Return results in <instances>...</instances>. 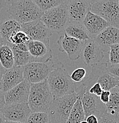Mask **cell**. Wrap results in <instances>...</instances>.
Listing matches in <instances>:
<instances>
[{"label": "cell", "mask_w": 119, "mask_h": 123, "mask_svg": "<svg viewBox=\"0 0 119 123\" xmlns=\"http://www.w3.org/2000/svg\"><path fill=\"white\" fill-rule=\"evenodd\" d=\"M53 99L47 79L36 84H31L27 104L33 112H48Z\"/></svg>", "instance_id": "6da1fadb"}, {"label": "cell", "mask_w": 119, "mask_h": 123, "mask_svg": "<svg viewBox=\"0 0 119 123\" xmlns=\"http://www.w3.org/2000/svg\"><path fill=\"white\" fill-rule=\"evenodd\" d=\"M7 12L10 18L21 24L39 20L43 14L34 1L31 0L11 1Z\"/></svg>", "instance_id": "7a4b0ae2"}, {"label": "cell", "mask_w": 119, "mask_h": 123, "mask_svg": "<svg viewBox=\"0 0 119 123\" xmlns=\"http://www.w3.org/2000/svg\"><path fill=\"white\" fill-rule=\"evenodd\" d=\"M47 80L53 98H59L74 93L75 88L78 85L72 81L63 67L52 70L48 75Z\"/></svg>", "instance_id": "3957f363"}, {"label": "cell", "mask_w": 119, "mask_h": 123, "mask_svg": "<svg viewBox=\"0 0 119 123\" xmlns=\"http://www.w3.org/2000/svg\"><path fill=\"white\" fill-rule=\"evenodd\" d=\"M107 66V62L99 63L91 66L90 74L81 82L86 87L87 90L95 83H98L104 91H110L119 86V80L108 73Z\"/></svg>", "instance_id": "277c9868"}, {"label": "cell", "mask_w": 119, "mask_h": 123, "mask_svg": "<svg viewBox=\"0 0 119 123\" xmlns=\"http://www.w3.org/2000/svg\"><path fill=\"white\" fill-rule=\"evenodd\" d=\"M76 99L77 94L75 92L53 98L48 111L50 123H66Z\"/></svg>", "instance_id": "5b68a950"}, {"label": "cell", "mask_w": 119, "mask_h": 123, "mask_svg": "<svg viewBox=\"0 0 119 123\" xmlns=\"http://www.w3.org/2000/svg\"><path fill=\"white\" fill-rule=\"evenodd\" d=\"M40 20L52 32L59 33L64 31L69 23L67 1H65L62 4L43 12Z\"/></svg>", "instance_id": "8992f818"}, {"label": "cell", "mask_w": 119, "mask_h": 123, "mask_svg": "<svg viewBox=\"0 0 119 123\" xmlns=\"http://www.w3.org/2000/svg\"><path fill=\"white\" fill-rule=\"evenodd\" d=\"M89 11L104 19L110 26L119 27V4L117 0L91 1Z\"/></svg>", "instance_id": "52a82bcc"}, {"label": "cell", "mask_w": 119, "mask_h": 123, "mask_svg": "<svg viewBox=\"0 0 119 123\" xmlns=\"http://www.w3.org/2000/svg\"><path fill=\"white\" fill-rule=\"evenodd\" d=\"M60 67H63L61 62L55 63L52 61L48 63L30 62L23 66L24 79L30 84L41 82L47 79L52 70Z\"/></svg>", "instance_id": "ba28073f"}, {"label": "cell", "mask_w": 119, "mask_h": 123, "mask_svg": "<svg viewBox=\"0 0 119 123\" xmlns=\"http://www.w3.org/2000/svg\"><path fill=\"white\" fill-rule=\"evenodd\" d=\"M104 50L93 38L84 41L80 53L82 61L86 66H93L101 63L104 58Z\"/></svg>", "instance_id": "9c48e42d"}, {"label": "cell", "mask_w": 119, "mask_h": 123, "mask_svg": "<svg viewBox=\"0 0 119 123\" xmlns=\"http://www.w3.org/2000/svg\"><path fill=\"white\" fill-rule=\"evenodd\" d=\"M28 52L31 57V62L48 63L52 61V52L49 39L44 41L30 40L27 43Z\"/></svg>", "instance_id": "30bf717a"}, {"label": "cell", "mask_w": 119, "mask_h": 123, "mask_svg": "<svg viewBox=\"0 0 119 123\" xmlns=\"http://www.w3.org/2000/svg\"><path fill=\"white\" fill-rule=\"evenodd\" d=\"M6 121L25 123L31 111L27 102L6 104L0 110Z\"/></svg>", "instance_id": "8fae6325"}, {"label": "cell", "mask_w": 119, "mask_h": 123, "mask_svg": "<svg viewBox=\"0 0 119 123\" xmlns=\"http://www.w3.org/2000/svg\"><path fill=\"white\" fill-rule=\"evenodd\" d=\"M21 31L31 40L44 41L49 39L52 35V32L40 19L21 24Z\"/></svg>", "instance_id": "7c38bea8"}, {"label": "cell", "mask_w": 119, "mask_h": 123, "mask_svg": "<svg viewBox=\"0 0 119 123\" xmlns=\"http://www.w3.org/2000/svg\"><path fill=\"white\" fill-rule=\"evenodd\" d=\"M84 41H81L68 36L66 33L61 36L57 41L58 49L61 52H66L69 58L74 61L79 59Z\"/></svg>", "instance_id": "4fadbf2b"}, {"label": "cell", "mask_w": 119, "mask_h": 123, "mask_svg": "<svg viewBox=\"0 0 119 123\" xmlns=\"http://www.w3.org/2000/svg\"><path fill=\"white\" fill-rule=\"evenodd\" d=\"M83 108L85 115V118L91 115H94L100 118L106 112V106L100 99V97L91 94L87 90L83 96Z\"/></svg>", "instance_id": "5bb4252c"}, {"label": "cell", "mask_w": 119, "mask_h": 123, "mask_svg": "<svg viewBox=\"0 0 119 123\" xmlns=\"http://www.w3.org/2000/svg\"><path fill=\"white\" fill-rule=\"evenodd\" d=\"M91 1L71 0L67 1L69 22L82 24L87 14L89 11Z\"/></svg>", "instance_id": "9a60e30c"}, {"label": "cell", "mask_w": 119, "mask_h": 123, "mask_svg": "<svg viewBox=\"0 0 119 123\" xmlns=\"http://www.w3.org/2000/svg\"><path fill=\"white\" fill-rule=\"evenodd\" d=\"M31 84L24 80L14 88L4 93L6 104L27 102Z\"/></svg>", "instance_id": "2e32d148"}, {"label": "cell", "mask_w": 119, "mask_h": 123, "mask_svg": "<svg viewBox=\"0 0 119 123\" xmlns=\"http://www.w3.org/2000/svg\"><path fill=\"white\" fill-rule=\"evenodd\" d=\"M24 80L23 66H14L7 70L0 80V90L3 93L8 91Z\"/></svg>", "instance_id": "e0dca14e"}, {"label": "cell", "mask_w": 119, "mask_h": 123, "mask_svg": "<svg viewBox=\"0 0 119 123\" xmlns=\"http://www.w3.org/2000/svg\"><path fill=\"white\" fill-rule=\"evenodd\" d=\"M82 24L91 38H94L105 29L110 26L104 19L90 11L87 14Z\"/></svg>", "instance_id": "ac0fdd59"}, {"label": "cell", "mask_w": 119, "mask_h": 123, "mask_svg": "<svg viewBox=\"0 0 119 123\" xmlns=\"http://www.w3.org/2000/svg\"><path fill=\"white\" fill-rule=\"evenodd\" d=\"M86 90V87L84 85L78 83L75 89V92L77 94V99L72 108L69 117L66 123H80L85 120V115L82 100Z\"/></svg>", "instance_id": "d6986e66"}, {"label": "cell", "mask_w": 119, "mask_h": 123, "mask_svg": "<svg viewBox=\"0 0 119 123\" xmlns=\"http://www.w3.org/2000/svg\"><path fill=\"white\" fill-rule=\"evenodd\" d=\"M103 48H109L111 46L119 43V30L118 28L109 26L93 38Z\"/></svg>", "instance_id": "ffe728a7"}, {"label": "cell", "mask_w": 119, "mask_h": 123, "mask_svg": "<svg viewBox=\"0 0 119 123\" xmlns=\"http://www.w3.org/2000/svg\"><path fill=\"white\" fill-rule=\"evenodd\" d=\"M21 31V24L13 20L8 19L0 24V33L3 40L4 44L7 45L9 40L14 34Z\"/></svg>", "instance_id": "44dd1931"}, {"label": "cell", "mask_w": 119, "mask_h": 123, "mask_svg": "<svg viewBox=\"0 0 119 123\" xmlns=\"http://www.w3.org/2000/svg\"><path fill=\"white\" fill-rule=\"evenodd\" d=\"M64 31L68 36L81 41H85L91 38L83 24L80 23L69 22Z\"/></svg>", "instance_id": "7402d4cb"}, {"label": "cell", "mask_w": 119, "mask_h": 123, "mask_svg": "<svg viewBox=\"0 0 119 123\" xmlns=\"http://www.w3.org/2000/svg\"><path fill=\"white\" fill-rule=\"evenodd\" d=\"M7 45L12 49L14 59V66H24L31 62V57L29 52H24L19 49L15 44L9 43Z\"/></svg>", "instance_id": "603a6c76"}, {"label": "cell", "mask_w": 119, "mask_h": 123, "mask_svg": "<svg viewBox=\"0 0 119 123\" xmlns=\"http://www.w3.org/2000/svg\"><path fill=\"white\" fill-rule=\"evenodd\" d=\"M0 63L6 70L12 68L14 65L13 52L8 45L3 44L0 47Z\"/></svg>", "instance_id": "cb8c5ba5"}, {"label": "cell", "mask_w": 119, "mask_h": 123, "mask_svg": "<svg viewBox=\"0 0 119 123\" xmlns=\"http://www.w3.org/2000/svg\"><path fill=\"white\" fill-rule=\"evenodd\" d=\"M109 102L106 106V112L109 114L117 115L119 113V88H113L110 91Z\"/></svg>", "instance_id": "d4e9b609"}, {"label": "cell", "mask_w": 119, "mask_h": 123, "mask_svg": "<svg viewBox=\"0 0 119 123\" xmlns=\"http://www.w3.org/2000/svg\"><path fill=\"white\" fill-rule=\"evenodd\" d=\"M34 3L38 6L43 12L48 11L53 8L62 4L63 0H33Z\"/></svg>", "instance_id": "484cf974"}, {"label": "cell", "mask_w": 119, "mask_h": 123, "mask_svg": "<svg viewBox=\"0 0 119 123\" xmlns=\"http://www.w3.org/2000/svg\"><path fill=\"white\" fill-rule=\"evenodd\" d=\"M25 123H50L48 112H33Z\"/></svg>", "instance_id": "4316f807"}, {"label": "cell", "mask_w": 119, "mask_h": 123, "mask_svg": "<svg viewBox=\"0 0 119 123\" xmlns=\"http://www.w3.org/2000/svg\"><path fill=\"white\" fill-rule=\"evenodd\" d=\"M30 40V38L25 33L22 31L17 32L11 37L9 40V43L18 45L27 43ZM8 43V44H9Z\"/></svg>", "instance_id": "83f0119b"}, {"label": "cell", "mask_w": 119, "mask_h": 123, "mask_svg": "<svg viewBox=\"0 0 119 123\" xmlns=\"http://www.w3.org/2000/svg\"><path fill=\"white\" fill-rule=\"evenodd\" d=\"M109 51L108 64L118 65L119 64V43L111 46Z\"/></svg>", "instance_id": "f1b7e54d"}, {"label": "cell", "mask_w": 119, "mask_h": 123, "mask_svg": "<svg viewBox=\"0 0 119 123\" xmlns=\"http://www.w3.org/2000/svg\"><path fill=\"white\" fill-rule=\"evenodd\" d=\"M87 71L85 69L78 68L75 69L71 75V79L75 83H81L86 77Z\"/></svg>", "instance_id": "f546056e"}, {"label": "cell", "mask_w": 119, "mask_h": 123, "mask_svg": "<svg viewBox=\"0 0 119 123\" xmlns=\"http://www.w3.org/2000/svg\"><path fill=\"white\" fill-rule=\"evenodd\" d=\"M98 123H119V118L117 115L109 114L106 112L98 118Z\"/></svg>", "instance_id": "4dcf8cb0"}, {"label": "cell", "mask_w": 119, "mask_h": 123, "mask_svg": "<svg viewBox=\"0 0 119 123\" xmlns=\"http://www.w3.org/2000/svg\"><path fill=\"white\" fill-rule=\"evenodd\" d=\"M107 70L109 74L119 80V64L118 65H110L107 62Z\"/></svg>", "instance_id": "1f68e13d"}, {"label": "cell", "mask_w": 119, "mask_h": 123, "mask_svg": "<svg viewBox=\"0 0 119 123\" xmlns=\"http://www.w3.org/2000/svg\"><path fill=\"white\" fill-rule=\"evenodd\" d=\"M87 91L91 94L95 95L97 97H100L101 94L102 92H103V89L101 88L100 85L98 84V83H95V84L93 85Z\"/></svg>", "instance_id": "d6a6232c"}, {"label": "cell", "mask_w": 119, "mask_h": 123, "mask_svg": "<svg viewBox=\"0 0 119 123\" xmlns=\"http://www.w3.org/2000/svg\"><path fill=\"white\" fill-rule=\"evenodd\" d=\"M110 97V91L103 90L100 97V99L103 104L106 105L109 102Z\"/></svg>", "instance_id": "836d02e7"}, {"label": "cell", "mask_w": 119, "mask_h": 123, "mask_svg": "<svg viewBox=\"0 0 119 123\" xmlns=\"http://www.w3.org/2000/svg\"><path fill=\"white\" fill-rule=\"evenodd\" d=\"M85 121L88 123H98V119L94 115H91L85 118Z\"/></svg>", "instance_id": "e575fe53"}, {"label": "cell", "mask_w": 119, "mask_h": 123, "mask_svg": "<svg viewBox=\"0 0 119 123\" xmlns=\"http://www.w3.org/2000/svg\"><path fill=\"white\" fill-rule=\"evenodd\" d=\"M6 105L4 99V93L0 90V110L2 108Z\"/></svg>", "instance_id": "d590c367"}, {"label": "cell", "mask_w": 119, "mask_h": 123, "mask_svg": "<svg viewBox=\"0 0 119 123\" xmlns=\"http://www.w3.org/2000/svg\"><path fill=\"white\" fill-rule=\"evenodd\" d=\"M27 43H23V44H18V45H16V46L19 49L21 50L24 51V52H28Z\"/></svg>", "instance_id": "8d00e7d4"}, {"label": "cell", "mask_w": 119, "mask_h": 123, "mask_svg": "<svg viewBox=\"0 0 119 123\" xmlns=\"http://www.w3.org/2000/svg\"><path fill=\"white\" fill-rule=\"evenodd\" d=\"M6 71H7V70L2 66V65L0 63V80H1V78H2L4 74L6 72Z\"/></svg>", "instance_id": "74e56055"}, {"label": "cell", "mask_w": 119, "mask_h": 123, "mask_svg": "<svg viewBox=\"0 0 119 123\" xmlns=\"http://www.w3.org/2000/svg\"><path fill=\"white\" fill-rule=\"evenodd\" d=\"M6 119L4 117L3 115L1 114V112H0V123H4L6 122Z\"/></svg>", "instance_id": "f35d334b"}, {"label": "cell", "mask_w": 119, "mask_h": 123, "mask_svg": "<svg viewBox=\"0 0 119 123\" xmlns=\"http://www.w3.org/2000/svg\"><path fill=\"white\" fill-rule=\"evenodd\" d=\"M4 44L3 43V40H2V37H1V33H0V47H1Z\"/></svg>", "instance_id": "ab89813d"}, {"label": "cell", "mask_w": 119, "mask_h": 123, "mask_svg": "<svg viewBox=\"0 0 119 123\" xmlns=\"http://www.w3.org/2000/svg\"><path fill=\"white\" fill-rule=\"evenodd\" d=\"M4 123H23L21 122H14V121H6Z\"/></svg>", "instance_id": "60d3db41"}, {"label": "cell", "mask_w": 119, "mask_h": 123, "mask_svg": "<svg viewBox=\"0 0 119 123\" xmlns=\"http://www.w3.org/2000/svg\"><path fill=\"white\" fill-rule=\"evenodd\" d=\"M88 123L87 122V121H85V120H84V121H82V122H81V123Z\"/></svg>", "instance_id": "b9f144b4"}, {"label": "cell", "mask_w": 119, "mask_h": 123, "mask_svg": "<svg viewBox=\"0 0 119 123\" xmlns=\"http://www.w3.org/2000/svg\"><path fill=\"white\" fill-rule=\"evenodd\" d=\"M117 117H119V113L118 114V115H117Z\"/></svg>", "instance_id": "7bdbcfd3"}, {"label": "cell", "mask_w": 119, "mask_h": 123, "mask_svg": "<svg viewBox=\"0 0 119 123\" xmlns=\"http://www.w3.org/2000/svg\"><path fill=\"white\" fill-rule=\"evenodd\" d=\"M118 29H119V28H118Z\"/></svg>", "instance_id": "ee69618b"}, {"label": "cell", "mask_w": 119, "mask_h": 123, "mask_svg": "<svg viewBox=\"0 0 119 123\" xmlns=\"http://www.w3.org/2000/svg\"></svg>", "instance_id": "f6af8a7d"}, {"label": "cell", "mask_w": 119, "mask_h": 123, "mask_svg": "<svg viewBox=\"0 0 119 123\" xmlns=\"http://www.w3.org/2000/svg\"><path fill=\"white\" fill-rule=\"evenodd\" d=\"M118 87H119V86H118Z\"/></svg>", "instance_id": "bcb514c9"}]
</instances>
